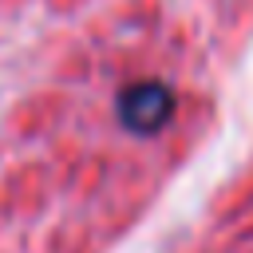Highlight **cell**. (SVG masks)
<instances>
[{"mask_svg": "<svg viewBox=\"0 0 253 253\" xmlns=\"http://www.w3.org/2000/svg\"><path fill=\"white\" fill-rule=\"evenodd\" d=\"M174 115V95L166 83H154V79H142V83H130L123 87L119 95V123L134 134H158Z\"/></svg>", "mask_w": 253, "mask_h": 253, "instance_id": "cell-1", "label": "cell"}]
</instances>
